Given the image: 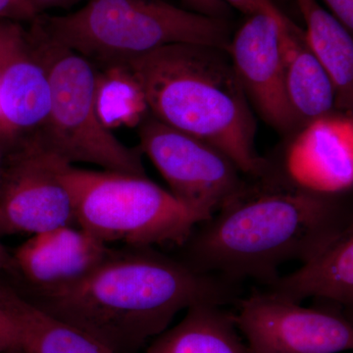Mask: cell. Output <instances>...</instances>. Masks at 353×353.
I'll return each mask as SVG.
<instances>
[{"mask_svg":"<svg viewBox=\"0 0 353 353\" xmlns=\"http://www.w3.org/2000/svg\"><path fill=\"white\" fill-rule=\"evenodd\" d=\"M234 283L192 270L152 246L111 250L94 270L59 289L16 290L53 317L115 353H137L163 333L179 312L197 303L224 306Z\"/></svg>","mask_w":353,"mask_h":353,"instance_id":"cell-1","label":"cell"},{"mask_svg":"<svg viewBox=\"0 0 353 353\" xmlns=\"http://www.w3.org/2000/svg\"><path fill=\"white\" fill-rule=\"evenodd\" d=\"M259 180L194 228L180 246V261L232 283L252 279L267 285L279 277V266L305 262L353 227L340 196Z\"/></svg>","mask_w":353,"mask_h":353,"instance_id":"cell-2","label":"cell"},{"mask_svg":"<svg viewBox=\"0 0 353 353\" xmlns=\"http://www.w3.org/2000/svg\"><path fill=\"white\" fill-rule=\"evenodd\" d=\"M126 64L150 115L226 154L241 173L262 178L268 162L255 146L256 122L227 50L174 43Z\"/></svg>","mask_w":353,"mask_h":353,"instance_id":"cell-3","label":"cell"},{"mask_svg":"<svg viewBox=\"0 0 353 353\" xmlns=\"http://www.w3.org/2000/svg\"><path fill=\"white\" fill-rule=\"evenodd\" d=\"M31 24L95 68L122 64L168 44L228 51L233 37L227 19L201 15L166 0H88L75 12L41 14Z\"/></svg>","mask_w":353,"mask_h":353,"instance_id":"cell-4","label":"cell"},{"mask_svg":"<svg viewBox=\"0 0 353 353\" xmlns=\"http://www.w3.org/2000/svg\"><path fill=\"white\" fill-rule=\"evenodd\" d=\"M76 225L106 245H175L180 248L201 218L146 176L94 171L66 164Z\"/></svg>","mask_w":353,"mask_h":353,"instance_id":"cell-5","label":"cell"},{"mask_svg":"<svg viewBox=\"0 0 353 353\" xmlns=\"http://www.w3.org/2000/svg\"><path fill=\"white\" fill-rule=\"evenodd\" d=\"M29 34L50 85V110L43 126L32 134L67 163H90L103 170L146 176L139 148H128L99 120L94 65L51 41L34 24Z\"/></svg>","mask_w":353,"mask_h":353,"instance_id":"cell-6","label":"cell"},{"mask_svg":"<svg viewBox=\"0 0 353 353\" xmlns=\"http://www.w3.org/2000/svg\"><path fill=\"white\" fill-rule=\"evenodd\" d=\"M139 150L152 160L171 194L201 218L210 219L240 194V169L214 146L148 115L139 126Z\"/></svg>","mask_w":353,"mask_h":353,"instance_id":"cell-7","label":"cell"},{"mask_svg":"<svg viewBox=\"0 0 353 353\" xmlns=\"http://www.w3.org/2000/svg\"><path fill=\"white\" fill-rule=\"evenodd\" d=\"M66 164L34 134L7 148L0 179V236L77 226L73 199L62 181Z\"/></svg>","mask_w":353,"mask_h":353,"instance_id":"cell-8","label":"cell"},{"mask_svg":"<svg viewBox=\"0 0 353 353\" xmlns=\"http://www.w3.org/2000/svg\"><path fill=\"white\" fill-rule=\"evenodd\" d=\"M234 323L255 353H339L353 347L352 323L334 308H306L253 292Z\"/></svg>","mask_w":353,"mask_h":353,"instance_id":"cell-9","label":"cell"},{"mask_svg":"<svg viewBox=\"0 0 353 353\" xmlns=\"http://www.w3.org/2000/svg\"><path fill=\"white\" fill-rule=\"evenodd\" d=\"M283 176L265 180L321 196H341L353 185V118L332 113L303 126L285 150Z\"/></svg>","mask_w":353,"mask_h":353,"instance_id":"cell-10","label":"cell"},{"mask_svg":"<svg viewBox=\"0 0 353 353\" xmlns=\"http://www.w3.org/2000/svg\"><path fill=\"white\" fill-rule=\"evenodd\" d=\"M288 18L248 16L232 37L228 50L250 105L265 122L282 132L299 125L285 94L281 50V26Z\"/></svg>","mask_w":353,"mask_h":353,"instance_id":"cell-11","label":"cell"},{"mask_svg":"<svg viewBox=\"0 0 353 353\" xmlns=\"http://www.w3.org/2000/svg\"><path fill=\"white\" fill-rule=\"evenodd\" d=\"M50 105L48 72L21 23L0 20V110L6 148L38 132Z\"/></svg>","mask_w":353,"mask_h":353,"instance_id":"cell-12","label":"cell"},{"mask_svg":"<svg viewBox=\"0 0 353 353\" xmlns=\"http://www.w3.org/2000/svg\"><path fill=\"white\" fill-rule=\"evenodd\" d=\"M111 250L82 228H57L32 234L18 246L10 270L22 277L28 289H59L87 276Z\"/></svg>","mask_w":353,"mask_h":353,"instance_id":"cell-13","label":"cell"},{"mask_svg":"<svg viewBox=\"0 0 353 353\" xmlns=\"http://www.w3.org/2000/svg\"><path fill=\"white\" fill-rule=\"evenodd\" d=\"M271 296L301 303L309 297L353 305V227L336 236L299 270L267 285Z\"/></svg>","mask_w":353,"mask_h":353,"instance_id":"cell-14","label":"cell"},{"mask_svg":"<svg viewBox=\"0 0 353 353\" xmlns=\"http://www.w3.org/2000/svg\"><path fill=\"white\" fill-rule=\"evenodd\" d=\"M281 50L285 94L299 125L334 113L331 77L309 48L303 30L290 18L281 26Z\"/></svg>","mask_w":353,"mask_h":353,"instance_id":"cell-15","label":"cell"},{"mask_svg":"<svg viewBox=\"0 0 353 353\" xmlns=\"http://www.w3.org/2000/svg\"><path fill=\"white\" fill-rule=\"evenodd\" d=\"M0 307L11 318L26 353H115L92 336L29 303L0 284Z\"/></svg>","mask_w":353,"mask_h":353,"instance_id":"cell-16","label":"cell"},{"mask_svg":"<svg viewBox=\"0 0 353 353\" xmlns=\"http://www.w3.org/2000/svg\"><path fill=\"white\" fill-rule=\"evenodd\" d=\"M221 307L190 306L182 321L148 343L145 353H255L241 340L234 315Z\"/></svg>","mask_w":353,"mask_h":353,"instance_id":"cell-17","label":"cell"},{"mask_svg":"<svg viewBox=\"0 0 353 353\" xmlns=\"http://www.w3.org/2000/svg\"><path fill=\"white\" fill-rule=\"evenodd\" d=\"M303 16L304 36L310 50L327 70L336 90V109L352 114L353 41L352 32L317 0H296Z\"/></svg>","mask_w":353,"mask_h":353,"instance_id":"cell-18","label":"cell"},{"mask_svg":"<svg viewBox=\"0 0 353 353\" xmlns=\"http://www.w3.org/2000/svg\"><path fill=\"white\" fill-rule=\"evenodd\" d=\"M94 101L99 120L111 132L139 127L150 114L145 92L126 64L97 68Z\"/></svg>","mask_w":353,"mask_h":353,"instance_id":"cell-19","label":"cell"},{"mask_svg":"<svg viewBox=\"0 0 353 353\" xmlns=\"http://www.w3.org/2000/svg\"><path fill=\"white\" fill-rule=\"evenodd\" d=\"M39 15L32 0H0V20L32 23Z\"/></svg>","mask_w":353,"mask_h":353,"instance_id":"cell-20","label":"cell"},{"mask_svg":"<svg viewBox=\"0 0 353 353\" xmlns=\"http://www.w3.org/2000/svg\"><path fill=\"white\" fill-rule=\"evenodd\" d=\"M230 7L238 9L248 16L255 14H267L282 19L285 14L274 3L273 0H224Z\"/></svg>","mask_w":353,"mask_h":353,"instance_id":"cell-21","label":"cell"},{"mask_svg":"<svg viewBox=\"0 0 353 353\" xmlns=\"http://www.w3.org/2000/svg\"><path fill=\"white\" fill-rule=\"evenodd\" d=\"M185 9L208 17L227 19L231 7L224 0H182Z\"/></svg>","mask_w":353,"mask_h":353,"instance_id":"cell-22","label":"cell"},{"mask_svg":"<svg viewBox=\"0 0 353 353\" xmlns=\"http://www.w3.org/2000/svg\"><path fill=\"white\" fill-rule=\"evenodd\" d=\"M20 347L19 334L11 318L0 307V352Z\"/></svg>","mask_w":353,"mask_h":353,"instance_id":"cell-23","label":"cell"},{"mask_svg":"<svg viewBox=\"0 0 353 353\" xmlns=\"http://www.w3.org/2000/svg\"><path fill=\"white\" fill-rule=\"evenodd\" d=\"M328 11L341 24L352 32L353 30V0H323Z\"/></svg>","mask_w":353,"mask_h":353,"instance_id":"cell-24","label":"cell"},{"mask_svg":"<svg viewBox=\"0 0 353 353\" xmlns=\"http://www.w3.org/2000/svg\"><path fill=\"white\" fill-rule=\"evenodd\" d=\"M32 1L34 8L41 15L48 9L69 8V7L81 3V2H87L88 0H32Z\"/></svg>","mask_w":353,"mask_h":353,"instance_id":"cell-25","label":"cell"},{"mask_svg":"<svg viewBox=\"0 0 353 353\" xmlns=\"http://www.w3.org/2000/svg\"><path fill=\"white\" fill-rule=\"evenodd\" d=\"M11 262H12L11 255L9 254L6 248H4V245H2L1 241H0V272L10 270Z\"/></svg>","mask_w":353,"mask_h":353,"instance_id":"cell-26","label":"cell"},{"mask_svg":"<svg viewBox=\"0 0 353 353\" xmlns=\"http://www.w3.org/2000/svg\"><path fill=\"white\" fill-rule=\"evenodd\" d=\"M6 146L0 143V179H1L2 170H3L4 159H6Z\"/></svg>","mask_w":353,"mask_h":353,"instance_id":"cell-27","label":"cell"},{"mask_svg":"<svg viewBox=\"0 0 353 353\" xmlns=\"http://www.w3.org/2000/svg\"><path fill=\"white\" fill-rule=\"evenodd\" d=\"M0 143L6 146V137H4L3 120H2L1 110H0Z\"/></svg>","mask_w":353,"mask_h":353,"instance_id":"cell-28","label":"cell"},{"mask_svg":"<svg viewBox=\"0 0 353 353\" xmlns=\"http://www.w3.org/2000/svg\"><path fill=\"white\" fill-rule=\"evenodd\" d=\"M0 353H26L22 348H15V350H6V352Z\"/></svg>","mask_w":353,"mask_h":353,"instance_id":"cell-29","label":"cell"}]
</instances>
